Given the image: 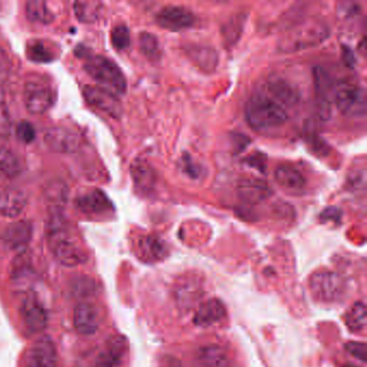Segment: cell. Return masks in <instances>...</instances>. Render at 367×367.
I'll return each instance as SVG.
<instances>
[{"instance_id":"6da1fadb","label":"cell","mask_w":367,"mask_h":367,"mask_svg":"<svg viewBox=\"0 0 367 367\" xmlns=\"http://www.w3.org/2000/svg\"><path fill=\"white\" fill-rule=\"evenodd\" d=\"M47 240L54 258L62 265L76 268L88 261V254L72 234L61 209H52L47 224Z\"/></svg>"},{"instance_id":"7a4b0ae2","label":"cell","mask_w":367,"mask_h":367,"mask_svg":"<svg viewBox=\"0 0 367 367\" xmlns=\"http://www.w3.org/2000/svg\"><path fill=\"white\" fill-rule=\"evenodd\" d=\"M247 123L254 130H268L284 125L289 116L284 106L268 96L250 98L244 109Z\"/></svg>"},{"instance_id":"3957f363","label":"cell","mask_w":367,"mask_h":367,"mask_svg":"<svg viewBox=\"0 0 367 367\" xmlns=\"http://www.w3.org/2000/svg\"><path fill=\"white\" fill-rule=\"evenodd\" d=\"M86 74L95 80L100 88L121 96L127 90V82L121 68L110 58L102 55H90L83 65Z\"/></svg>"},{"instance_id":"277c9868","label":"cell","mask_w":367,"mask_h":367,"mask_svg":"<svg viewBox=\"0 0 367 367\" xmlns=\"http://www.w3.org/2000/svg\"><path fill=\"white\" fill-rule=\"evenodd\" d=\"M312 296L319 302L335 303L342 300L347 290L345 279L335 272H314L310 280Z\"/></svg>"},{"instance_id":"5b68a950","label":"cell","mask_w":367,"mask_h":367,"mask_svg":"<svg viewBox=\"0 0 367 367\" xmlns=\"http://www.w3.org/2000/svg\"><path fill=\"white\" fill-rule=\"evenodd\" d=\"M335 105L340 113L351 118L365 116L366 96L360 86L351 83H342L334 95Z\"/></svg>"},{"instance_id":"8992f818","label":"cell","mask_w":367,"mask_h":367,"mask_svg":"<svg viewBox=\"0 0 367 367\" xmlns=\"http://www.w3.org/2000/svg\"><path fill=\"white\" fill-rule=\"evenodd\" d=\"M328 36V29L323 24L300 26L284 38L282 49L286 52L308 49L324 41Z\"/></svg>"},{"instance_id":"52a82bcc","label":"cell","mask_w":367,"mask_h":367,"mask_svg":"<svg viewBox=\"0 0 367 367\" xmlns=\"http://www.w3.org/2000/svg\"><path fill=\"white\" fill-rule=\"evenodd\" d=\"M20 316L24 328L32 335L45 331L49 322L47 308L35 294H29L24 298L20 308Z\"/></svg>"},{"instance_id":"ba28073f","label":"cell","mask_w":367,"mask_h":367,"mask_svg":"<svg viewBox=\"0 0 367 367\" xmlns=\"http://www.w3.org/2000/svg\"><path fill=\"white\" fill-rule=\"evenodd\" d=\"M23 99L32 114H43L53 105L54 94L45 82L31 80L24 86Z\"/></svg>"},{"instance_id":"9c48e42d","label":"cell","mask_w":367,"mask_h":367,"mask_svg":"<svg viewBox=\"0 0 367 367\" xmlns=\"http://www.w3.org/2000/svg\"><path fill=\"white\" fill-rule=\"evenodd\" d=\"M84 99L89 105L108 116L120 119L122 116V105L119 96L114 95L111 92L102 89L98 85H85L82 90Z\"/></svg>"},{"instance_id":"30bf717a","label":"cell","mask_w":367,"mask_h":367,"mask_svg":"<svg viewBox=\"0 0 367 367\" xmlns=\"http://www.w3.org/2000/svg\"><path fill=\"white\" fill-rule=\"evenodd\" d=\"M46 146L55 153L71 154L80 148V137L76 132L67 127L55 126L49 128L43 136Z\"/></svg>"},{"instance_id":"8fae6325","label":"cell","mask_w":367,"mask_h":367,"mask_svg":"<svg viewBox=\"0 0 367 367\" xmlns=\"http://www.w3.org/2000/svg\"><path fill=\"white\" fill-rule=\"evenodd\" d=\"M57 350L50 337L36 340L26 352V367H57Z\"/></svg>"},{"instance_id":"7c38bea8","label":"cell","mask_w":367,"mask_h":367,"mask_svg":"<svg viewBox=\"0 0 367 367\" xmlns=\"http://www.w3.org/2000/svg\"><path fill=\"white\" fill-rule=\"evenodd\" d=\"M195 22L196 17L190 10L176 6L164 8L156 14V23L166 31H184L193 27Z\"/></svg>"},{"instance_id":"4fadbf2b","label":"cell","mask_w":367,"mask_h":367,"mask_svg":"<svg viewBox=\"0 0 367 367\" xmlns=\"http://www.w3.org/2000/svg\"><path fill=\"white\" fill-rule=\"evenodd\" d=\"M75 205L85 216H102L113 209L112 202L99 188L84 191L76 198Z\"/></svg>"},{"instance_id":"5bb4252c","label":"cell","mask_w":367,"mask_h":367,"mask_svg":"<svg viewBox=\"0 0 367 367\" xmlns=\"http://www.w3.org/2000/svg\"><path fill=\"white\" fill-rule=\"evenodd\" d=\"M33 236V226L31 222L19 221L10 224L1 234V244L9 251L22 254L27 248Z\"/></svg>"},{"instance_id":"9a60e30c","label":"cell","mask_w":367,"mask_h":367,"mask_svg":"<svg viewBox=\"0 0 367 367\" xmlns=\"http://www.w3.org/2000/svg\"><path fill=\"white\" fill-rule=\"evenodd\" d=\"M100 324L99 312L91 303L77 305L74 312V326L79 334L84 336L95 334Z\"/></svg>"},{"instance_id":"2e32d148","label":"cell","mask_w":367,"mask_h":367,"mask_svg":"<svg viewBox=\"0 0 367 367\" xmlns=\"http://www.w3.org/2000/svg\"><path fill=\"white\" fill-rule=\"evenodd\" d=\"M25 193L19 188L9 186H0V214L7 218H15L25 209Z\"/></svg>"},{"instance_id":"e0dca14e","label":"cell","mask_w":367,"mask_h":367,"mask_svg":"<svg viewBox=\"0 0 367 367\" xmlns=\"http://www.w3.org/2000/svg\"><path fill=\"white\" fill-rule=\"evenodd\" d=\"M130 174L136 188L140 193L144 195L152 193V191L155 188L156 174L155 170L146 160L137 158L134 160L133 164L130 165Z\"/></svg>"},{"instance_id":"ac0fdd59","label":"cell","mask_w":367,"mask_h":367,"mask_svg":"<svg viewBox=\"0 0 367 367\" xmlns=\"http://www.w3.org/2000/svg\"><path fill=\"white\" fill-rule=\"evenodd\" d=\"M226 314V310L223 303L218 298H212L205 302L198 308L193 321L195 326H200V328H208V326L220 322Z\"/></svg>"},{"instance_id":"d6986e66","label":"cell","mask_w":367,"mask_h":367,"mask_svg":"<svg viewBox=\"0 0 367 367\" xmlns=\"http://www.w3.org/2000/svg\"><path fill=\"white\" fill-rule=\"evenodd\" d=\"M237 193L242 202L254 205L268 200L272 195V191L262 180L244 179L238 184Z\"/></svg>"},{"instance_id":"ffe728a7","label":"cell","mask_w":367,"mask_h":367,"mask_svg":"<svg viewBox=\"0 0 367 367\" xmlns=\"http://www.w3.org/2000/svg\"><path fill=\"white\" fill-rule=\"evenodd\" d=\"M198 361L200 367H232L228 351L216 344L207 345L200 348Z\"/></svg>"},{"instance_id":"44dd1931","label":"cell","mask_w":367,"mask_h":367,"mask_svg":"<svg viewBox=\"0 0 367 367\" xmlns=\"http://www.w3.org/2000/svg\"><path fill=\"white\" fill-rule=\"evenodd\" d=\"M126 342L122 337H114L97 356V367H119L126 354Z\"/></svg>"},{"instance_id":"7402d4cb","label":"cell","mask_w":367,"mask_h":367,"mask_svg":"<svg viewBox=\"0 0 367 367\" xmlns=\"http://www.w3.org/2000/svg\"><path fill=\"white\" fill-rule=\"evenodd\" d=\"M275 179L284 190L292 191V192H300L306 186V179L302 172L298 168L288 164H284L276 168Z\"/></svg>"},{"instance_id":"603a6c76","label":"cell","mask_w":367,"mask_h":367,"mask_svg":"<svg viewBox=\"0 0 367 367\" xmlns=\"http://www.w3.org/2000/svg\"><path fill=\"white\" fill-rule=\"evenodd\" d=\"M140 254L146 262H158L167 256L165 242L158 236H144L138 242Z\"/></svg>"},{"instance_id":"cb8c5ba5","label":"cell","mask_w":367,"mask_h":367,"mask_svg":"<svg viewBox=\"0 0 367 367\" xmlns=\"http://www.w3.org/2000/svg\"><path fill=\"white\" fill-rule=\"evenodd\" d=\"M191 60L204 70H214L218 64V55L212 48L206 46H192L188 48Z\"/></svg>"},{"instance_id":"d4e9b609","label":"cell","mask_w":367,"mask_h":367,"mask_svg":"<svg viewBox=\"0 0 367 367\" xmlns=\"http://www.w3.org/2000/svg\"><path fill=\"white\" fill-rule=\"evenodd\" d=\"M200 293L202 289L196 280H184L177 288L178 304L186 310H190L200 300Z\"/></svg>"},{"instance_id":"484cf974","label":"cell","mask_w":367,"mask_h":367,"mask_svg":"<svg viewBox=\"0 0 367 367\" xmlns=\"http://www.w3.org/2000/svg\"><path fill=\"white\" fill-rule=\"evenodd\" d=\"M22 172L19 155L8 148H0V174L5 178H14Z\"/></svg>"},{"instance_id":"4316f807","label":"cell","mask_w":367,"mask_h":367,"mask_svg":"<svg viewBox=\"0 0 367 367\" xmlns=\"http://www.w3.org/2000/svg\"><path fill=\"white\" fill-rule=\"evenodd\" d=\"M268 89L282 106L294 105L298 102V92L284 80H275L270 82Z\"/></svg>"},{"instance_id":"83f0119b","label":"cell","mask_w":367,"mask_h":367,"mask_svg":"<svg viewBox=\"0 0 367 367\" xmlns=\"http://www.w3.org/2000/svg\"><path fill=\"white\" fill-rule=\"evenodd\" d=\"M314 89L321 102L322 109L326 110L328 105V95L333 90V82L331 76L321 67L314 68Z\"/></svg>"},{"instance_id":"f1b7e54d","label":"cell","mask_w":367,"mask_h":367,"mask_svg":"<svg viewBox=\"0 0 367 367\" xmlns=\"http://www.w3.org/2000/svg\"><path fill=\"white\" fill-rule=\"evenodd\" d=\"M26 14L28 19L36 23L49 24L54 20V14L48 8L47 3L33 0L26 5Z\"/></svg>"},{"instance_id":"f546056e","label":"cell","mask_w":367,"mask_h":367,"mask_svg":"<svg viewBox=\"0 0 367 367\" xmlns=\"http://www.w3.org/2000/svg\"><path fill=\"white\" fill-rule=\"evenodd\" d=\"M139 48L140 51L142 52L150 61L158 62L160 60L162 56V50H160V41L158 37L153 34L144 32L139 36Z\"/></svg>"},{"instance_id":"4dcf8cb0","label":"cell","mask_w":367,"mask_h":367,"mask_svg":"<svg viewBox=\"0 0 367 367\" xmlns=\"http://www.w3.org/2000/svg\"><path fill=\"white\" fill-rule=\"evenodd\" d=\"M100 6L97 1H77L74 5L76 17L82 23H94L99 18Z\"/></svg>"},{"instance_id":"1f68e13d","label":"cell","mask_w":367,"mask_h":367,"mask_svg":"<svg viewBox=\"0 0 367 367\" xmlns=\"http://www.w3.org/2000/svg\"><path fill=\"white\" fill-rule=\"evenodd\" d=\"M346 324L351 332H362L366 326V306L364 303H356L346 316Z\"/></svg>"},{"instance_id":"d6a6232c","label":"cell","mask_w":367,"mask_h":367,"mask_svg":"<svg viewBox=\"0 0 367 367\" xmlns=\"http://www.w3.org/2000/svg\"><path fill=\"white\" fill-rule=\"evenodd\" d=\"M26 55L32 62H35V63H50V62L53 61L54 58L51 50L41 41L31 42L27 46Z\"/></svg>"},{"instance_id":"836d02e7","label":"cell","mask_w":367,"mask_h":367,"mask_svg":"<svg viewBox=\"0 0 367 367\" xmlns=\"http://www.w3.org/2000/svg\"><path fill=\"white\" fill-rule=\"evenodd\" d=\"M112 46L119 51L127 49L130 45V34L127 26L118 25L111 32Z\"/></svg>"},{"instance_id":"e575fe53","label":"cell","mask_w":367,"mask_h":367,"mask_svg":"<svg viewBox=\"0 0 367 367\" xmlns=\"http://www.w3.org/2000/svg\"><path fill=\"white\" fill-rule=\"evenodd\" d=\"M17 137L24 144H32L36 138V130L33 124L27 121L21 122L17 127Z\"/></svg>"},{"instance_id":"d590c367","label":"cell","mask_w":367,"mask_h":367,"mask_svg":"<svg viewBox=\"0 0 367 367\" xmlns=\"http://www.w3.org/2000/svg\"><path fill=\"white\" fill-rule=\"evenodd\" d=\"M346 350L348 351L351 356L359 359L362 362H366L367 350L366 345L363 342H351L346 345Z\"/></svg>"},{"instance_id":"8d00e7d4","label":"cell","mask_w":367,"mask_h":367,"mask_svg":"<svg viewBox=\"0 0 367 367\" xmlns=\"http://www.w3.org/2000/svg\"><path fill=\"white\" fill-rule=\"evenodd\" d=\"M10 68H11V63H10L9 56L0 48V83L7 79Z\"/></svg>"},{"instance_id":"74e56055","label":"cell","mask_w":367,"mask_h":367,"mask_svg":"<svg viewBox=\"0 0 367 367\" xmlns=\"http://www.w3.org/2000/svg\"><path fill=\"white\" fill-rule=\"evenodd\" d=\"M246 162L248 166H251V167L260 170L261 172H265L266 164L264 154H254V155L250 156Z\"/></svg>"},{"instance_id":"f35d334b","label":"cell","mask_w":367,"mask_h":367,"mask_svg":"<svg viewBox=\"0 0 367 367\" xmlns=\"http://www.w3.org/2000/svg\"><path fill=\"white\" fill-rule=\"evenodd\" d=\"M340 216H342V212L338 208L331 207L321 214V219L322 221H335L340 222Z\"/></svg>"},{"instance_id":"ab89813d","label":"cell","mask_w":367,"mask_h":367,"mask_svg":"<svg viewBox=\"0 0 367 367\" xmlns=\"http://www.w3.org/2000/svg\"><path fill=\"white\" fill-rule=\"evenodd\" d=\"M184 170H186V172L188 174V176H191L192 178L198 177V174H200V169H198V166L193 165L192 160H191V158H188V156H186V158H184Z\"/></svg>"},{"instance_id":"60d3db41","label":"cell","mask_w":367,"mask_h":367,"mask_svg":"<svg viewBox=\"0 0 367 367\" xmlns=\"http://www.w3.org/2000/svg\"><path fill=\"white\" fill-rule=\"evenodd\" d=\"M344 60L347 65L352 66L354 63V54L351 53V50L347 49L344 53Z\"/></svg>"},{"instance_id":"b9f144b4","label":"cell","mask_w":367,"mask_h":367,"mask_svg":"<svg viewBox=\"0 0 367 367\" xmlns=\"http://www.w3.org/2000/svg\"><path fill=\"white\" fill-rule=\"evenodd\" d=\"M167 367H181V365H180V363L178 362V361L172 360L170 361L169 364H168Z\"/></svg>"},{"instance_id":"7bdbcfd3","label":"cell","mask_w":367,"mask_h":367,"mask_svg":"<svg viewBox=\"0 0 367 367\" xmlns=\"http://www.w3.org/2000/svg\"><path fill=\"white\" fill-rule=\"evenodd\" d=\"M345 367H359V366H356V365L348 364V365H346V366Z\"/></svg>"}]
</instances>
